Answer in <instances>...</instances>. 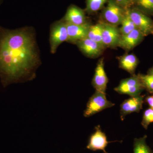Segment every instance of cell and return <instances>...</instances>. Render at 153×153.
<instances>
[{
  "mask_svg": "<svg viewBox=\"0 0 153 153\" xmlns=\"http://www.w3.org/2000/svg\"><path fill=\"white\" fill-rule=\"evenodd\" d=\"M41 64L34 28L0 26V79L4 87L33 80Z\"/></svg>",
  "mask_w": 153,
  "mask_h": 153,
  "instance_id": "6da1fadb",
  "label": "cell"
},
{
  "mask_svg": "<svg viewBox=\"0 0 153 153\" xmlns=\"http://www.w3.org/2000/svg\"><path fill=\"white\" fill-rule=\"evenodd\" d=\"M68 35L66 23L63 19L55 21L50 26L49 44L50 52L52 54L57 52L60 44L68 41Z\"/></svg>",
  "mask_w": 153,
  "mask_h": 153,
  "instance_id": "7a4b0ae2",
  "label": "cell"
},
{
  "mask_svg": "<svg viewBox=\"0 0 153 153\" xmlns=\"http://www.w3.org/2000/svg\"><path fill=\"white\" fill-rule=\"evenodd\" d=\"M114 105V103L107 100L106 94L96 90L88 102L83 115L85 117H89Z\"/></svg>",
  "mask_w": 153,
  "mask_h": 153,
  "instance_id": "3957f363",
  "label": "cell"
},
{
  "mask_svg": "<svg viewBox=\"0 0 153 153\" xmlns=\"http://www.w3.org/2000/svg\"><path fill=\"white\" fill-rule=\"evenodd\" d=\"M107 4L102 13V21L109 25L118 27L121 24L127 10L118 4L114 0H108Z\"/></svg>",
  "mask_w": 153,
  "mask_h": 153,
  "instance_id": "277c9868",
  "label": "cell"
},
{
  "mask_svg": "<svg viewBox=\"0 0 153 153\" xmlns=\"http://www.w3.org/2000/svg\"><path fill=\"white\" fill-rule=\"evenodd\" d=\"M145 89L139 75L133 74L129 78L122 79L114 90L120 94H127L131 97L140 95Z\"/></svg>",
  "mask_w": 153,
  "mask_h": 153,
  "instance_id": "5b68a950",
  "label": "cell"
},
{
  "mask_svg": "<svg viewBox=\"0 0 153 153\" xmlns=\"http://www.w3.org/2000/svg\"><path fill=\"white\" fill-rule=\"evenodd\" d=\"M127 12L136 27L145 37L153 34V21L148 15L133 7L128 10Z\"/></svg>",
  "mask_w": 153,
  "mask_h": 153,
  "instance_id": "8992f818",
  "label": "cell"
},
{
  "mask_svg": "<svg viewBox=\"0 0 153 153\" xmlns=\"http://www.w3.org/2000/svg\"><path fill=\"white\" fill-rule=\"evenodd\" d=\"M102 39L105 47L114 48L117 47L120 33L119 28L102 21Z\"/></svg>",
  "mask_w": 153,
  "mask_h": 153,
  "instance_id": "52a82bcc",
  "label": "cell"
},
{
  "mask_svg": "<svg viewBox=\"0 0 153 153\" xmlns=\"http://www.w3.org/2000/svg\"><path fill=\"white\" fill-rule=\"evenodd\" d=\"M76 44L82 54L91 58L100 56L105 48L101 44L88 38L77 41Z\"/></svg>",
  "mask_w": 153,
  "mask_h": 153,
  "instance_id": "ba28073f",
  "label": "cell"
},
{
  "mask_svg": "<svg viewBox=\"0 0 153 153\" xmlns=\"http://www.w3.org/2000/svg\"><path fill=\"white\" fill-rule=\"evenodd\" d=\"M66 23L68 35L67 42L76 44L77 41L87 38L88 30L91 25L89 22L84 25H79Z\"/></svg>",
  "mask_w": 153,
  "mask_h": 153,
  "instance_id": "9c48e42d",
  "label": "cell"
},
{
  "mask_svg": "<svg viewBox=\"0 0 153 153\" xmlns=\"http://www.w3.org/2000/svg\"><path fill=\"white\" fill-rule=\"evenodd\" d=\"M95 129V131L90 137L87 149L93 151H102L104 153H108L105 150L108 144L116 141H108L106 135L102 131L100 126L96 127Z\"/></svg>",
  "mask_w": 153,
  "mask_h": 153,
  "instance_id": "30bf717a",
  "label": "cell"
},
{
  "mask_svg": "<svg viewBox=\"0 0 153 153\" xmlns=\"http://www.w3.org/2000/svg\"><path fill=\"white\" fill-rule=\"evenodd\" d=\"M108 79L104 69V58L100 59L97 63L92 85L95 90L105 93Z\"/></svg>",
  "mask_w": 153,
  "mask_h": 153,
  "instance_id": "8fae6325",
  "label": "cell"
},
{
  "mask_svg": "<svg viewBox=\"0 0 153 153\" xmlns=\"http://www.w3.org/2000/svg\"><path fill=\"white\" fill-rule=\"evenodd\" d=\"M144 96L138 95L131 97L126 100L120 105V114L122 120L124 119L126 116L134 112H139L142 109Z\"/></svg>",
  "mask_w": 153,
  "mask_h": 153,
  "instance_id": "7c38bea8",
  "label": "cell"
},
{
  "mask_svg": "<svg viewBox=\"0 0 153 153\" xmlns=\"http://www.w3.org/2000/svg\"><path fill=\"white\" fill-rule=\"evenodd\" d=\"M144 37L140 30L135 29L127 35H121L117 47L130 51L139 44Z\"/></svg>",
  "mask_w": 153,
  "mask_h": 153,
  "instance_id": "4fadbf2b",
  "label": "cell"
},
{
  "mask_svg": "<svg viewBox=\"0 0 153 153\" xmlns=\"http://www.w3.org/2000/svg\"><path fill=\"white\" fill-rule=\"evenodd\" d=\"M66 23L74 25H82L88 22L85 11L75 5L68 7L65 16L62 19Z\"/></svg>",
  "mask_w": 153,
  "mask_h": 153,
  "instance_id": "5bb4252c",
  "label": "cell"
},
{
  "mask_svg": "<svg viewBox=\"0 0 153 153\" xmlns=\"http://www.w3.org/2000/svg\"><path fill=\"white\" fill-rule=\"evenodd\" d=\"M120 68L128 72L132 75L134 74L135 71L139 63V60L134 54H125L119 58Z\"/></svg>",
  "mask_w": 153,
  "mask_h": 153,
  "instance_id": "9a60e30c",
  "label": "cell"
},
{
  "mask_svg": "<svg viewBox=\"0 0 153 153\" xmlns=\"http://www.w3.org/2000/svg\"><path fill=\"white\" fill-rule=\"evenodd\" d=\"M102 25L101 21L96 25H91L87 38L104 46L102 39Z\"/></svg>",
  "mask_w": 153,
  "mask_h": 153,
  "instance_id": "2e32d148",
  "label": "cell"
},
{
  "mask_svg": "<svg viewBox=\"0 0 153 153\" xmlns=\"http://www.w3.org/2000/svg\"><path fill=\"white\" fill-rule=\"evenodd\" d=\"M132 7L148 16H153V0H134Z\"/></svg>",
  "mask_w": 153,
  "mask_h": 153,
  "instance_id": "e0dca14e",
  "label": "cell"
},
{
  "mask_svg": "<svg viewBox=\"0 0 153 153\" xmlns=\"http://www.w3.org/2000/svg\"><path fill=\"white\" fill-rule=\"evenodd\" d=\"M146 135L140 138H135L134 141V153H152L146 143Z\"/></svg>",
  "mask_w": 153,
  "mask_h": 153,
  "instance_id": "ac0fdd59",
  "label": "cell"
},
{
  "mask_svg": "<svg viewBox=\"0 0 153 153\" xmlns=\"http://www.w3.org/2000/svg\"><path fill=\"white\" fill-rule=\"evenodd\" d=\"M120 25L121 26L119 30L121 35H127L137 29L135 25L128 13L127 10Z\"/></svg>",
  "mask_w": 153,
  "mask_h": 153,
  "instance_id": "d6986e66",
  "label": "cell"
},
{
  "mask_svg": "<svg viewBox=\"0 0 153 153\" xmlns=\"http://www.w3.org/2000/svg\"><path fill=\"white\" fill-rule=\"evenodd\" d=\"M108 0H86L85 11L88 14H92L103 8Z\"/></svg>",
  "mask_w": 153,
  "mask_h": 153,
  "instance_id": "ffe728a7",
  "label": "cell"
},
{
  "mask_svg": "<svg viewBox=\"0 0 153 153\" xmlns=\"http://www.w3.org/2000/svg\"><path fill=\"white\" fill-rule=\"evenodd\" d=\"M138 74L145 89L150 93H153V76L149 74Z\"/></svg>",
  "mask_w": 153,
  "mask_h": 153,
  "instance_id": "44dd1931",
  "label": "cell"
},
{
  "mask_svg": "<svg viewBox=\"0 0 153 153\" xmlns=\"http://www.w3.org/2000/svg\"><path fill=\"white\" fill-rule=\"evenodd\" d=\"M153 123V109L149 108L146 110L143 115L141 124L143 127L146 129H147L148 126L151 123Z\"/></svg>",
  "mask_w": 153,
  "mask_h": 153,
  "instance_id": "7402d4cb",
  "label": "cell"
},
{
  "mask_svg": "<svg viewBox=\"0 0 153 153\" xmlns=\"http://www.w3.org/2000/svg\"><path fill=\"white\" fill-rule=\"evenodd\" d=\"M118 4L125 10H128L133 6L134 0H114Z\"/></svg>",
  "mask_w": 153,
  "mask_h": 153,
  "instance_id": "603a6c76",
  "label": "cell"
},
{
  "mask_svg": "<svg viewBox=\"0 0 153 153\" xmlns=\"http://www.w3.org/2000/svg\"><path fill=\"white\" fill-rule=\"evenodd\" d=\"M145 100L150 108L153 109V95L149 96L146 97Z\"/></svg>",
  "mask_w": 153,
  "mask_h": 153,
  "instance_id": "cb8c5ba5",
  "label": "cell"
},
{
  "mask_svg": "<svg viewBox=\"0 0 153 153\" xmlns=\"http://www.w3.org/2000/svg\"><path fill=\"white\" fill-rule=\"evenodd\" d=\"M148 74L153 76V67L149 70V71H148Z\"/></svg>",
  "mask_w": 153,
  "mask_h": 153,
  "instance_id": "d4e9b609",
  "label": "cell"
},
{
  "mask_svg": "<svg viewBox=\"0 0 153 153\" xmlns=\"http://www.w3.org/2000/svg\"><path fill=\"white\" fill-rule=\"evenodd\" d=\"M3 0H0V5L2 4L3 2Z\"/></svg>",
  "mask_w": 153,
  "mask_h": 153,
  "instance_id": "484cf974",
  "label": "cell"
},
{
  "mask_svg": "<svg viewBox=\"0 0 153 153\" xmlns=\"http://www.w3.org/2000/svg\"></svg>",
  "mask_w": 153,
  "mask_h": 153,
  "instance_id": "4316f807",
  "label": "cell"
}]
</instances>
